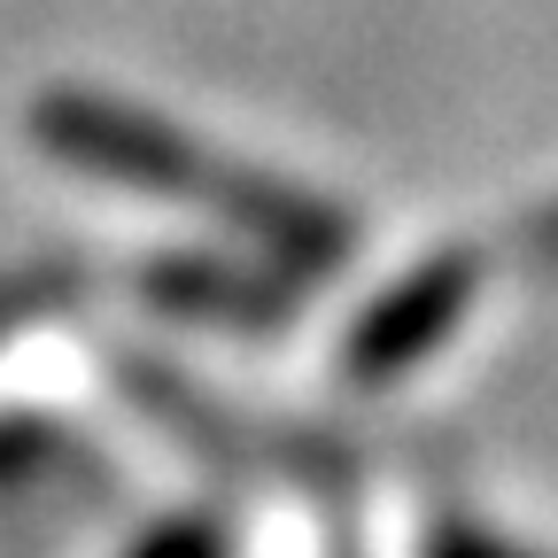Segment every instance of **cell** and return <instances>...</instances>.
I'll return each instance as SVG.
<instances>
[{"instance_id":"cell-1","label":"cell","mask_w":558,"mask_h":558,"mask_svg":"<svg viewBox=\"0 0 558 558\" xmlns=\"http://www.w3.org/2000/svg\"><path fill=\"white\" fill-rule=\"evenodd\" d=\"M32 140H39L47 156L94 171V179H117V186H140V194H171V202L218 209L226 226L256 233L264 256L295 264V271H341L349 264V218H341V209L311 202L303 186H279L264 171L218 163L209 148L179 140L163 117L132 109V101L78 94V86H70V94H39Z\"/></svg>"},{"instance_id":"cell-5","label":"cell","mask_w":558,"mask_h":558,"mask_svg":"<svg viewBox=\"0 0 558 558\" xmlns=\"http://www.w3.org/2000/svg\"><path fill=\"white\" fill-rule=\"evenodd\" d=\"M435 558H527V550L488 543V535H473V527H442V535H435Z\"/></svg>"},{"instance_id":"cell-3","label":"cell","mask_w":558,"mask_h":558,"mask_svg":"<svg viewBox=\"0 0 558 558\" xmlns=\"http://www.w3.org/2000/svg\"><path fill=\"white\" fill-rule=\"evenodd\" d=\"M148 295L163 303V311H194V318H271V295L264 288H248V279H226V271H209V264H171V271H156L148 279Z\"/></svg>"},{"instance_id":"cell-2","label":"cell","mask_w":558,"mask_h":558,"mask_svg":"<svg viewBox=\"0 0 558 558\" xmlns=\"http://www.w3.org/2000/svg\"><path fill=\"white\" fill-rule=\"evenodd\" d=\"M473 303V264L465 256H442V264H418L411 279H396V288L357 318V333H349V373L357 380H396L411 373L427 349H442L458 333Z\"/></svg>"},{"instance_id":"cell-4","label":"cell","mask_w":558,"mask_h":558,"mask_svg":"<svg viewBox=\"0 0 558 558\" xmlns=\"http://www.w3.org/2000/svg\"><path fill=\"white\" fill-rule=\"evenodd\" d=\"M132 558H226V543L209 535V527H163V535H148Z\"/></svg>"},{"instance_id":"cell-6","label":"cell","mask_w":558,"mask_h":558,"mask_svg":"<svg viewBox=\"0 0 558 558\" xmlns=\"http://www.w3.org/2000/svg\"><path fill=\"white\" fill-rule=\"evenodd\" d=\"M535 248H543V256H558V209H550V218L535 226Z\"/></svg>"}]
</instances>
